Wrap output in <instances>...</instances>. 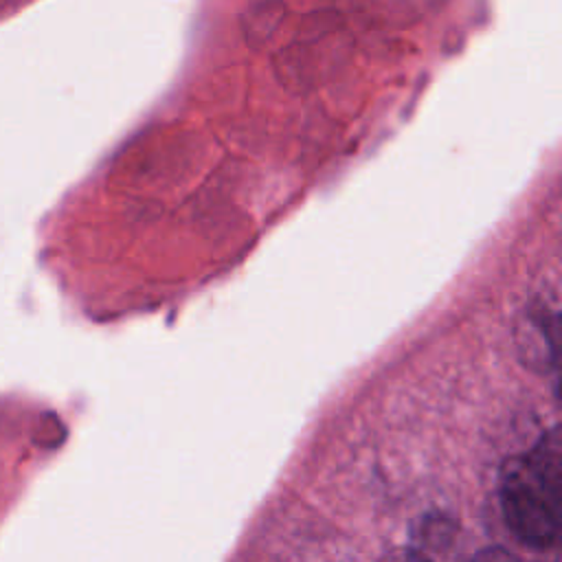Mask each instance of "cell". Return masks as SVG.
<instances>
[{
    "mask_svg": "<svg viewBox=\"0 0 562 562\" xmlns=\"http://www.w3.org/2000/svg\"><path fill=\"white\" fill-rule=\"evenodd\" d=\"M562 439L551 428L525 454L505 461L501 512L512 536L529 549H555L560 540Z\"/></svg>",
    "mask_w": 562,
    "mask_h": 562,
    "instance_id": "cell-1",
    "label": "cell"
},
{
    "mask_svg": "<svg viewBox=\"0 0 562 562\" xmlns=\"http://www.w3.org/2000/svg\"><path fill=\"white\" fill-rule=\"evenodd\" d=\"M380 562H430V560L415 549H393Z\"/></svg>",
    "mask_w": 562,
    "mask_h": 562,
    "instance_id": "cell-2",
    "label": "cell"
},
{
    "mask_svg": "<svg viewBox=\"0 0 562 562\" xmlns=\"http://www.w3.org/2000/svg\"><path fill=\"white\" fill-rule=\"evenodd\" d=\"M472 562H518L509 551L501 549V547H492V549H483L479 551Z\"/></svg>",
    "mask_w": 562,
    "mask_h": 562,
    "instance_id": "cell-3",
    "label": "cell"
}]
</instances>
